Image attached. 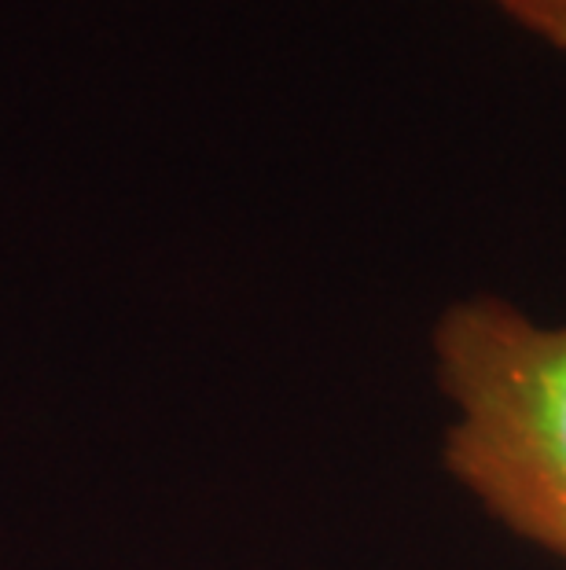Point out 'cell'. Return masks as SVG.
<instances>
[{
  "instance_id": "obj_1",
  "label": "cell",
  "mask_w": 566,
  "mask_h": 570,
  "mask_svg": "<svg viewBox=\"0 0 566 570\" xmlns=\"http://www.w3.org/2000/svg\"><path fill=\"white\" fill-rule=\"evenodd\" d=\"M453 409L441 464L481 515L566 570V321L467 295L430 335Z\"/></svg>"
},
{
  "instance_id": "obj_2",
  "label": "cell",
  "mask_w": 566,
  "mask_h": 570,
  "mask_svg": "<svg viewBox=\"0 0 566 570\" xmlns=\"http://www.w3.org/2000/svg\"><path fill=\"white\" fill-rule=\"evenodd\" d=\"M526 38L566 52V0H481Z\"/></svg>"
}]
</instances>
